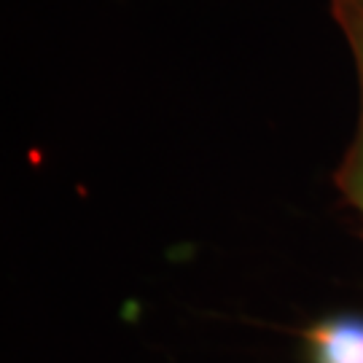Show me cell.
<instances>
[{
  "instance_id": "obj_2",
  "label": "cell",
  "mask_w": 363,
  "mask_h": 363,
  "mask_svg": "<svg viewBox=\"0 0 363 363\" xmlns=\"http://www.w3.org/2000/svg\"><path fill=\"white\" fill-rule=\"evenodd\" d=\"M315 363H363L361 320H331L310 334Z\"/></svg>"
},
{
  "instance_id": "obj_1",
  "label": "cell",
  "mask_w": 363,
  "mask_h": 363,
  "mask_svg": "<svg viewBox=\"0 0 363 363\" xmlns=\"http://www.w3.org/2000/svg\"><path fill=\"white\" fill-rule=\"evenodd\" d=\"M331 11H334L339 27L345 30V35L350 40L363 86V0H331ZM337 183L342 194L350 199V205H355L363 213V116L361 127H358V138H355L350 154L339 169Z\"/></svg>"
}]
</instances>
